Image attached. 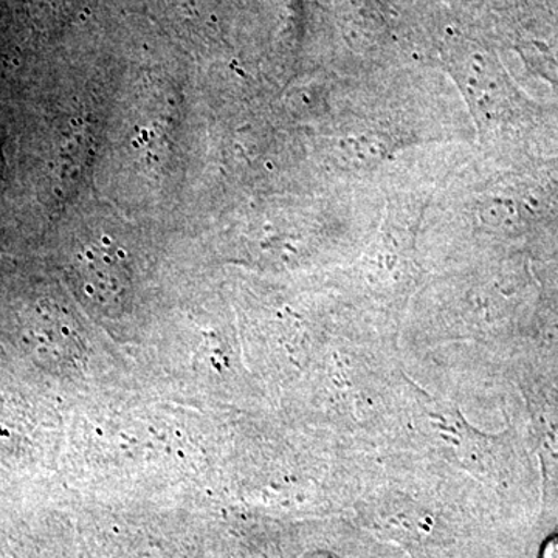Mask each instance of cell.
<instances>
[{
  "label": "cell",
  "mask_w": 558,
  "mask_h": 558,
  "mask_svg": "<svg viewBox=\"0 0 558 558\" xmlns=\"http://www.w3.org/2000/svg\"><path fill=\"white\" fill-rule=\"evenodd\" d=\"M542 558H558V535L550 538L543 549Z\"/></svg>",
  "instance_id": "cell-1"
}]
</instances>
